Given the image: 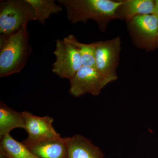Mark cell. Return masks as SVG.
I'll list each match as a JSON object with an SVG mask.
<instances>
[{
	"instance_id": "14",
	"label": "cell",
	"mask_w": 158,
	"mask_h": 158,
	"mask_svg": "<svg viewBox=\"0 0 158 158\" xmlns=\"http://www.w3.org/2000/svg\"><path fill=\"white\" fill-rule=\"evenodd\" d=\"M154 6L152 0H127L123 1L119 8L123 16L130 20L138 15L152 14Z\"/></svg>"
},
{
	"instance_id": "7",
	"label": "cell",
	"mask_w": 158,
	"mask_h": 158,
	"mask_svg": "<svg viewBox=\"0 0 158 158\" xmlns=\"http://www.w3.org/2000/svg\"><path fill=\"white\" fill-rule=\"evenodd\" d=\"M23 114L25 123V130L28 135L27 138L23 141V144H28L48 137L60 135L53 127L54 119L50 116L40 117L28 111H24Z\"/></svg>"
},
{
	"instance_id": "17",
	"label": "cell",
	"mask_w": 158,
	"mask_h": 158,
	"mask_svg": "<svg viewBox=\"0 0 158 158\" xmlns=\"http://www.w3.org/2000/svg\"><path fill=\"white\" fill-rule=\"evenodd\" d=\"M157 42L158 43V37H157Z\"/></svg>"
},
{
	"instance_id": "4",
	"label": "cell",
	"mask_w": 158,
	"mask_h": 158,
	"mask_svg": "<svg viewBox=\"0 0 158 158\" xmlns=\"http://www.w3.org/2000/svg\"><path fill=\"white\" fill-rule=\"evenodd\" d=\"M96 48L95 69L107 84L117 80L116 69L121 49L120 38L94 43Z\"/></svg>"
},
{
	"instance_id": "16",
	"label": "cell",
	"mask_w": 158,
	"mask_h": 158,
	"mask_svg": "<svg viewBox=\"0 0 158 158\" xmlns=\"http://www.w3.org/2000/svg\"><path fill=\"white\" fill-rule=\"evenodd\" d=\"M154 8L152 14L158 16V0L154 1Z\"/></svg>"
},
{
	"instance_id": "8",
	"label": "cell",
	"mask_w": 158,
	"mask_h": 158,
	"mask_svg": "<svg viewBox=\"0 0 158 158\" xmlns=\"http://www.w3.org/2000/svg\"><path fill=\"white\" fill-rule=\"evenodd\" d=\"M24 144L37 158H68L65 138L60 135Z\"/></svg>"
},
{
	"instance_id": "3",
	"label": "cell",
	"mask_w": 158,
	"mask_h": 158,
	"mask_svg": "<svg viewBox=\"0 0 158 158\" xmlns=\"http://www.w3.org/2000/svg\"><path fill=\"white\" fill-rule=\"evenodd\" d=\"M31 21H35L34 11L27 0L1 1L0 44Z\"/></svg>"
},
{
	"instance_id": "10",
	"label": "cell",
	"mask_w": 158,
	"mask_h": 158,
	"mask_svg": "<svg viewBox=\"0 0 158 158\" xmlns=\"http://www.w3.org/2000/svg\"><path fill=\"white\" fill-rule=\"evenodd\" d=\"M25 129V123L23 112H19L0 103V138L10 134L15 128Z\"/></svg>"
},
{
	"instance_id": "15",
	"label": "cell",
	"mask_w": 158,
	"mask_h": 158,
	"mask_svg": "<svg viewBox=\"0 0 158 158\" xmlns=\"http://www.w3.org/2000/svg\"><path fill=\"white\" fill-rule=\"evenodd\" d=\"M63 40L76 49L81 56L83 66L95 68L96 48L94 43L89 44L82 43L72 34L65 37Z\"/></svg>"
},
{
	"instance_id": "5",
	"label": "cell",
	"mask_w": 158,
	"mask_h": 158,
	"mask_svg": "<svg viewBox=\"0 0 158 158\" xmlns=\"http://www.w3.org/2000/svg\"><path fill=\"white\" fill-rule=\"evenodd\" d=\"M54 54L56 59L52 71L62 78L70 80L83 66L76 49L63 40H57Z\"/></svg>"
},
{
	"instance_id": "1",
	"label": "cell",
	"mask_w": 158,
	"mask_h": 158,
	"mask_svg": "<svg viewBox=\"0 0 158 158\" xmlns=\"http://www.w3.org/2000/svg\"><path fill=\"white\" fill-rule=\"evenodd\" d=\"M57 2L65 8L67 19L72 23H86L95 21L101 31L105 30L107 23L117 17L118 9L123 1L110 0H58Z\"/></svg>"
},
{
	"instance_id": "2",
	"label": "cell",
	"mask_w": 158,
	"mask_h": 158,
	"mask_svg": "<svg viewBox=\"0 0 158 158\" xmlns=\"http://www.w3.org/2000/svg\"><path fill=\"white\" fill-rule=\"evenodd\" d=\"M27 25L0 44V77L19 73L32 53Z\"/></svg>"
},
{
	"instance_id": "6",
	"label": "cell",
	"mask_w": 158,
	"mask_h": 158,
	"mask_svg": "<svg viewBox=\"0 0 158 158\" xmlns=\"http://www.w3.org/2000/svg\"><path fill=\"white\" fill-rule=\"evenodd\" d=\"M69 81V93L75 97L87 94L97 96L108 85L96 69L87 66H82Z\"/></svg>"
},
{
	"instance_id": "11",
	"label": "cell",
	"mask_w": 158,
	"mask_h": 158,
	"mask_svg": "<svg viewBox=\"0 0 158 158\" xmlns=\"http://www.w3.org/2000/svg\"><path fill=\"white\" fill-rule=\"evenodd\" d=\"M131 23L136 31L142 37L152 41L157 40L158 16L144 15L133 18Z\"/></svg>"
},
{
	"instance_id": "12",
	"label": "cell",
	"mask_w": 158,
	"mask_h": 158,
	"mask_svg": "<svg viewBox=\"0 0 158 158\" xmlns=\"http://www.w3.org/2000/svg\"><path fill=\"white\" fill-rule=\"evenodd\" d=\"M1 158H37L22 142L12 138L10 134L1 138Z\"/></svg>"
},
{
	"instance_id": "9",
	"label": "cell",
	"mask_w": 158,
	"mask_h": 158,
	"mask_svg": "<svg viewBox=\"0 0 158 158\" xmlns=\"http://www.w3.org/2000/svg\"><path fill=\"white\" fill-rule=\"evenodd\" d=\"M68 158H104L101 150L90 140L80 135L65 138Z\"/></svg>"
},
{
	"instance_id": "13",
	"label": "cell",
	"mask_w": 158,
	"mask_h": 158,
	"mask_svg": "<svg viewBox=\"0 0 158 158\" xmlns=\"http://www.w3.org/2000/svg\"><path fill=\"white\" fill-rule=\"evenodd\" d=\"M32 6L35 15V21L44 25L52 15L63 11V7L55 0H27Z\"/></svg>"
}]
</instances>
